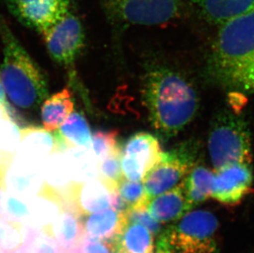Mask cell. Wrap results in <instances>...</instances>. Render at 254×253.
I'll use <instances>...</instances> for the list:
<instances>
[{
	"label": "cell",
	"mask_w": 254,
	"mask_h": 253,
	"mask_svg": "<svg viewBox=\"0 0 254 253\" xmlns=\"http://www.w3.org/2000/svg\"><path fill=\"white\" fill-rule=\"evenodd\" d=\"M206 75L228 91L254 93V9L219 26Z\"/></svg>",
	"instance_id": "6da1fadb"
},
{
	"label": "cell",
	"mask_w": 254,
	"mask_h": 253,
	"mask_svg": "<svg viewBox=\"0 0 254 253\" xmlns=\"http://www.w3.org/2000/svg\"><path fill=\"white\" fill-rule=\"evenodd\" d=\"M142 96L151 126L164 138L176 136L192 122L198 110L194 86L170 67L157 66L147 70Z\"/></svg>",
	"instance_id": "7a4b0ae2"
},
{
	"label": "cell",
	"mask_w": 254,
	"mask_h": 253,
	"mask_svg": "<svg viewBox=\"0 0 254 253\" xmlns=\"http://www.w3.org/2000/svg\"><path fill=\"white\" fill-rule=\"evenodd\" d=\"M3 60L0 80L10 100L23 110H36L48 97V81L0 14Z\"/></svg>",
	"instance_id": "3957f363"
},
{
	"label": "cell",
	"mask_w": 254,
	"mask_h": 253,
	"mask_svg": "<svg viewBox=\"0 0 254 253\" xmlns=\"http://www.w3.org/2000/svg\"><path fill=\"white\" fill-rule=\"evenodd\" d=\"M208 151L216 171L235 163L251 164V135L245 118L226 109L217 113L209 130Z\"/></svg>",
	"instance_id": "277c9868"
},
{
	"label": "cell",
	"mask_w": 254,
	"mask_h": 253,
	"mask_svg": "<svg viewBox=\"0 0 254 253\" xmlns=\"http://www.w3.org/2000/svg\"><path fill=\"white\" fill-rule=\"evenodd\" d=\"M218 221L212 213L197 210L184 215L162 235L176 253H215Z\"/></svg>",
	"instance_id": "5b68a950"
},
{
	"label": "cell",
	"mask_w": 254,
	"mask_h": 253,
	"mask_svg": "<svg viewBox=\"0 0 254 253\" xmlns=\"http://www.w3.org/2000/svg\"><path fill=\"white\" fill-rule=\"evenodd\" d=\"M198 151L197 141L190 140L162 152L142 180L148 201L180 184L196 164Z\"/></svg>",
	"instance_id": "8992f818"
},
{
	"label": "cell",
	"mask_w": 254,
	"mask_h": 253,
	"mask_svg": "<svg viewBox=\"0 0 254 253\" xmlns=\"http://www.w3.org/2000/svg\"><path fill=\"white\" fill-rule=\"evenodd\" d=\"M111 22L132 26H158L178 17L183 0H101Z\"/></svg>",
	"instance_id": "52a82bcc"
},
{
	"label": "cell",
	"mask_w": 254,
	"mask_h": 253,
	"mask_svg": "<svg viewBox=\"0 0 254 253\" xmlns=\"http://www.w3.org/2000/svg\"><path fill=\"white\" fill-rule=\"evenodd\" d=\"M64 204L80 216H86L110 208L125 211L126 206L118 194L99 179L75 183L60 195Z\"/></svg>",
	"instance_id": "ba28073f"
},
{
	"label": "cell",
	"mask_w": 254,
	"mask_h": 253,
	"mask_svg": "<svg viewBox=\"0 0 254 253\" xmlns=\"http://www.w3.org/2000/svg\"><path fill=\"white\" fill-rule=\"evenodd\" d=\"M41 35L54 61L66 67L73 66L84 48V29L72 11Z\"/></svg>",
	"instance_id": "9c48e42d"
},
{
	"label": "cell",
	"mask_w": 254,
	"mask_h": 253,
	"mask_svg": "<svg viewBox=\"0 0 254 253\" xmlns=\"http://www.w3.org/2000/svg\"><path fill=\"white\" fill-rule=\"evenodd\" d=\"M252 165L235 163L216 170L211 197L226 205H235L253 190Z\"/></svg>",
	"instance_id": "30bf717a"
},
{
	"label": "cell",
	"mask_w": 254,
	"mask_h": 253,
	"mask_svg": "<svg viewBox=\"0 0 254 253\" xmlns=\"http://www.w3.org/2000/svg\"><path fill=\"white\" fill-rule=\"evenodd\" d=\"M72 0H17L10 12L22 24L41 34L71 12Z\"/></svg>",
	"instance_id": "8fae6325"
},
{
	"label": "cell",
	"mask_w": 254,
	"mask_h": 253,
	"mask_svg": "<svg viewBox=\"0 0 254 253\" xmlns=\"http://www.w3.org/2000/svg\"><path fill=\"white\" fill-rule=\"evenodd\" d=\"M41 165L13 158L3 178L5 191L26 201L35 197L44 184Z\"/></svg>",
	"instance_id": "7c38bea8"
},
{
	"label": "cell",
	"mask_w": 254,
	"mask_h": 253,
	"mask_svg": "<svg viewBox=\"0 0 254 253\" xmlns=\"http://www.w3.org/2000/svg\"><path fill=\"white\" fill-rule=\"evenodd\" d=\"M54 153H60L56 133L39 126L21 129V139L14 158L42 164Z\"/></svg>",
	"instance_id": "4fadbf2b"
},
{
	"label": "cell",
	"mask_w": 254,
	"mask_h": 253,
	"mask_svg": "<svg viewBox=\"0 0 254 253\" xmlns=\"http://www.w3.org/2000/svg\"><path fill=\"white\" fill-rule=\"evenodd\" d=\"M81 219L84 237L115 244L127 224L125 211L112 208L81 216Z\"/></svg>",
	"instance_id": "5bb4252c"
},
{
	"label": "cell",
	"mask_w": 254,
	"mask_h": 253,
	"mask_svg": "<svg viewBox=\"0 0 254 253\" xmlns=\"http://www.w3.org/2000/svg\"><path fill=\"white\" fill-rule=\"evenodd\" d=\"M41 230L56 240L62 253L78 250L84 236L81 216L66 205L50 226Z\"/></svg>",
	"instance_id": "9a60e30c"
},
{
	"label": "cell",
	"mask_w": 254,
	"mask_h": 253,
	"mask_svg": "<svg viewBox=\"0 0 254 253\" xmlns=\"http://www.w3.org/2000/svg\"><path fill=\"white\" fill-rule=\"evenodd\" d=\"M146 209L159 223H168L182 218L191 210L182 182L175 188L151 199L146 204Z\"/></svg>",
	"instance_id": "2e32d148"
},
{
	"label": "cell",
	"mask_w": 254,
	"mask_h": 253,
	"mask_svg": "<svg viewBox=\"0 0 254 253\" xmlns=\"http://www.w3.org/2000/svg\"><path fill=\"white\" fill-rule=\"evenodd\" d=\"M162 152L156 136L147 132H137L125 142L121 155L135 163L147 174L158 162Z\"/></svg>",
	"instance_id": "e0dca14e"
},
{
	"label": "cell",
	"mask_w": 254,
	"mask_h": 253,
	"mask_svg": "<svg viewBox=\"0 0 254 253\" xmlns=\"http://www.w3.org/2000/svg\"><path fill=\"white\" fill-rule=\"evenodd\" d=\"M29 205L31 220L28 225L39 229L50 226L64 208L60 194L45 183L40 192L29 201Z\"/></svg>",
	"instance_id": "ac0fdd59"
},
{
	"label": "cell",
	"mask_w": 254,
	"mask_h": 253,
	"mask_svg": "<svg viewBox=\"0 0 254 253\" xmlns=\"http://www.w3.org/2000/svg\"><path fill=\"white\" fill-rule=\"evenodd\" d=\"M194 2L206 21L217 26L254 9V0H194Z\"/></svg>",
	"instance_id": "d6986e66"
},
{
	"label": "cell",
	"mask_w": 254,
	"mask_h": 253,
	"mask_svg": "<svg viewBox=\"0 0 254 253\" xmlns=\"http://www.w3.org/2000/svg\"><path fill=\"white\" fill-rule=\"evenodd\" d=\"M63 153L73 147L91 149V134L84 115L75 112L55 131Z\"/></svg>",
	"instance_id": "ffe728a7"
},
{
	"label": "cell",
	"mask_w": 254,
	"mask_h": 253,
	"mask_svg": "<svg viewBox=\"0 0 254 253\" xmlns=\"http://www.w3.org/2000/svg\"><path fill=\"white\" fill-rule=\"evenodd\" d=\"M214 176L215 174L205 165L195 164L185 178L183 187L191 209L211 196Z\"/></svg>",
	"instance_id": "44dd1931"
},
{
	"label": "cell",
	"mask_w": 254,
	"mask_h": 253,
	"mask_svg": "<svg viewBox=\"0 0 254 253\" xmlns=\"http://www.w3.org/2000/svg\"><path fill=\"white\" fill-rule=\"evenodd\" d=\"M74 110V101L67 89L46 99L41 108V119L45 129L55 131Z\"/></svg>",
	"instance_id": "7402d4cb"
},
{
	"label": "cell",
	"mask_w": 254,
	"mask_h": 253,
	"mask_svg": "<svg viewBox=\"0 0 254 253\" xmlns=\"http://www.w3.org/2000/svg\"><path fill=\"white\" fill-rule=\"evenodd\" d=\"M64 155L72 181L83 183L99 179V161L91 149L73 147L65 151Z\"/></svg>",
	"instance_id": "603a6c76"
},
{
	"label": "cell",
	"mask_w": 254,
	"mask_h": 253,
	"mask_svg": "<svg viewBox=\"0 0 254 253\" xmlns=\"http://www.w3.org/2000/svg\"><path fill=\"white\" fill-rule=\"evenodd\" d=\"M117 253H152L153 237L144 226L127 222L122 233L115 242Z\"/></svg>",
	"instance_id": "cb8c5ba5"
},
{
	"label": "cell",
	"mask_w": 254,
	"mask_h": 253,
	"mask_svg": "<svg viewBox=\"0 0 254 253\" xmlns=\"http://www.w3.org/2000/svg\"><path fill=\"white\" fill-rule=\"evenodd\" d=\"M41 170L44 183L60 195H62L73 183L64 153H54L49 155L42 162Z\"/></svg>",
	"instance_id": "d4e9b609"
},
{
	"label": "cell",
	"mask_w": 254,
	"mask_h": 253,
	"mask_svg": "<svg viewBox=\"0 0 254 253\" xmlns=\"http://www.w3.org/2000/svg\"><path fill=\"white\" fill-rule=\"evenodd\" d=\"M27 225L0 216V253H12L23 246Z\"/></svg>",
	"instance_id": "484cf974"
},
{
	"label": "cell",
	"mask_w": 254,
	"mask_h": 253,
	"mask_svg": "<svg viewBox=\"0 0 254 253\" xmlns=\"http://www.w3.org/2000/svg\"><path fill=\"white\" fill-rule=\"evenodd\" d=\"M21 139L17 120L10 116L0 118V151L10 160L14 158Z\"/></svg>",
	"instance_id": "4316f807"
},
{
	"label": "cell",
	"mask_w": 254,
	"mask_h": 253,
	"mask_svg": "<svg viewBox=\"0 0 254 253\" xmlns=\"http://www.w3.org/2000/svg\"><path fill=\"white\" fill-rule=\"evenodd\" d=\"M99 179L115 190L124 179L120 146L116 147L111 154L99 162Z\"/></svg>",
	"instance_id": "83f0119b"
},
{
	"label": "cell",
	"mask_w": 254,
	"mask_h": 253,
	"mask_svg": "<svg viewBox=\"0 0 254 253\" xmlns=\"http://www.w3.org/2000/svg\"><path fill=\"white\" fill-rule=\"evenodd\" d=\"M116 190L125 203L126 210L146 205L148 202L142 182L129 181L124 179Z\"/></svg>",
	"instance_id": "f1b7e54d"
},
{
	"label": "cell",
	"mask_w": 254,
	"mask_h": 253,
	"mask_svg": "<svg viewBox=\"0 0 254 253\" xmlns=\"http://www.w3.org/2000/svg\"><path fill=\"white\" fill-rule=\"evenodd\" d=\"M2 215L9 220L28 225L31 220L29 201H26L6 192Z\"/></svg>",
	"instance_id": "f546056e"
},
{
	"label": "cell",
	"mask_w": 254,
	"mask_h": 253,
	"mask_svg": "<svg viewBox=\"0 0 254 253\" xmlns=\"http://www.w3.org/2000/svg\"><path fill=\"white\" fill-rule=\"evenodd\" d=\"M117 131H96L91 135V150L99 162L118 147Z\"/></svg>",
	"instance_id": "4dcf8cb0"
},
{
	"label": "cell",
	"mask_w": 254,
	"mask_h": 253,
	"mask_svg": "<svg viewBox=\"0 0 254 253\" xmlns=\"http://www.w3.org/2000/svg\"><path fill=\"white\" fill-rule=\"evenodd\" d=\"M127 222L134 223L148 229L152 234H158L161 230V223L156 221L146 209V205L131 208L125 210Z\"/></svg>",
	"instance_id": "1f68e13d"
},
{
	"label": "cell",
	"mask_w": 254,
	"mask_h": 253,
	"mask_svg": "<svg viewBox=\"0 0 254 253\" xmlns=\"http://www.w3.org/2000/svg\"><path fill=\"white\" fill-rule=\"evenodd\" d=\"M28 249L32 253H62L56 240L41 230Z\"/></svg>",
	"instance_id": "d6a6232c"
},
{
	"label": "cell",
	"mask_w": 254,
	"mask_h": 253,
	"mask_svg": "<svg viewBox=\"0 0 254 253\" xmlns=\"http://www.w3.org/2000/svg\"><path fill=\"white\" fill-rule=\"evenodd\" d=\"M78 250L81 253H117L115 243L96 240L84 236Z\"/></svg>",
	"instance_id": "836d02e7"
},
{
	"label": "cell",
	"mask_w": 254,
	"mask_h": 253,
	"mask_svg": "<svg viewBox=\"0 0 254 253\" xmlns=\"http://www.w3.org/2000/svg\"><path fill=\"white\" fill-rule=\"evenodd\" d=\"M152 253H175V252L170 249L165 239L161 236L159 239V241L157 242L156 251Z\"/></svg>",
	"instance_id": "e575fe53"
},
{
	"label": "cell",
	"mask_w": 254,
	"mask_h": 253,
	"mask_svg": "<svg viewBox=\"0 0 254 253\" xmlns=\"http://www.w3.org/2000/svg\"><path fill=\"white\" fill-rule=\"evenodd\" d=\"M12 160H10L7 156H5L1 151H0V179L3 180L5 173L7 171V168L9 166L10 163Z\"/></svg>",
	"instance_id": "d590c367"
},
{
	"label": "cell",
	"mask_w": 254,
	"mask_h": 253,
	"mask_svg": "<svg viewBox=\"0 0 254 253\" xmlns=\"http://www.w3.org/2000/svg\"><path fill=\"white\" fill-rule=\"evenodd\" d=\"M0 107L2 108V110H6V111H11L12 110V108L10 107L8 105L7 100H6V96H5L4 91L2 88V84L0 80Z\"/></svg>",
	"instance_id": "8d00e7d4"
},
{
	"label": "cell",
	"mask_w": 254,
	"mask_h": 253,
	"mask_svg": "<svg viewBox=\"0 0 254 253\" xmlns=\"http://www.w3.org/2000/svg\"><path fill=\"white\" fill-rule=\"evenodd\" d=\"M5 189L3 186V180L0 179V216L3 214V202H4Z\"/></svg>",
	"instance_id": "74e56055"
},
{
	"label": "cell",
	"mask_w": 254,
	"mask_h": 253,
	"mask_svg": "<svg viewBox=\"0 0 254 253\" xmlns=\"http://www.w3.org/2000/svg\"><path fill=\"white\" fill-rule=\"evenodd\" d=\"M5 116L15 118V113L13 112L12 110L11 111H6V110H2V108L0 107V118L5 117Z\"/></svg>",
	"instance_id": "f35d334b"
},
{
	"label": "cell",
	"mask_w": 254,
	"mask_h": 253,
	"mask_svg": "<svg viewBox=\"0 0 254 253\" xmlns=\"http://www.w3.org/2000/svg\"><path fill=\"white\" fill-rule=\"evenodd\" d=\"M12 253H32L31 250L27 248V247L22 246L20 249H17L16 251Z\"/></svg>",
	"instance_id": "ab89813d"
},
{
	"label": "cell",
	"mask_w": 254,
	"mask_h": 253,
	"mask_svg": "<svg viewBox=\"0 0 254 253\" xmlns=\"http://www.w3.org/2000/svg\"><path fill=\"white\" fill-rule=\"evenodd\" d=\"M80 253L79 250H76V251L71 252V253Z\"/></svg>",
	"instance_id": "60d3db41"
},
{
	"label": "cell",
	"mask_w": 254,
	"mask_h": 253,
	"mask_svg": "<svg viewBox=\"0 0 254 253\" xmlns=\"http://www.w3.org/2000/svg\"></svg>",
	"instance_id": "b9f144b4"
},
{
	"label": "cell",
	"mask_w": 254,
	"mask_h": 253,
	"mask_svg": "<svg viewBox=\"0 0 254 253\" xmlns=\"http://www.w3.org/2000/svg\"></svg>",
	"instance_id": "7bdbcfd3"
}]
</instances>
